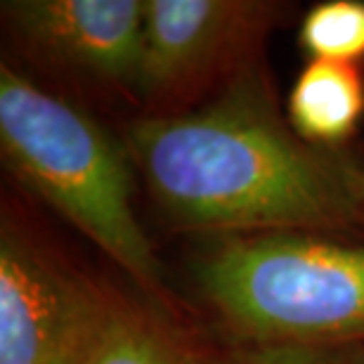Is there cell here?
Here are the masks:
<instances>
[{
	"label": "cell",
	"instance_id": "6da1fadb",
	"mask_svg": "<svg viewBox=\"0 0 364 364\" xmlns=\"http://www.w3.org/2000/svg\"><path fill=\"white\" fill-rule=\"evenodd\" d=\"M126 147L154 201L187 230L331 232L362 218L355 166L305 142L253 69L199 109L137 119Z\"/></svg>",
	"mask_w": 364,
	"mask_h": 364
},
{
	"label": "cell",
	"instance_id": "7a4b0ae2",
	"mask_svg": "<svg viewBox=\"0 0 364 364\" xmlns=\"http://www.w3.org/2000/svg\"><path fill=\"white\" fill-rule=\"evenodd\" d=\"M5 166L116 265L164 301V274L133 208V159L90 114L3 64Z\"/></svg>",
	"mask_w": 364,
	"mask_h": 364
},
{
	"label": "cell",
	"instance_id": "3957f363",
	"mask_svg": "<svg viewBox=\"0 0 364 364\" xmlns=\"http://www.w3.org/2000/svg\"><path fill=\"white\" fill-rule=\"evenodd\" d=\"M203 298L251 343L364 346V246L319 232L228 235L196 267Z\"/></svg>",
	"mask_w": 364,
	"mask_h": 364
},
{
	"label": "cell",
	"instance_id": "277c9868",
	"mask_svg": "<svg viewBox=\"0 0 364 364\" xmlns=\"http://www.w3.org/2000/svg\"><path fill=\"white\" fill-rule=\"evenodd\" d=\"M114 296L10 223L0 237V364H81Z\"/></svg>",
	"mask_w": 364,
	"mask_h": 364
},
{
	"label": "cell",
	"instance_id": "5b68a950",
	"mask_svg": "<svg viewBox=\"0 0 364 364\" xmlns=\"http://www.w3.org/2000/svg\"><path fill=\"white\" fill-rule=\"evenodd\" d=\"M274 17L253 0H144L142 57L135 90L151 114H173L235 71Z\"/></svg>",
	"mask_w": 364,
	"mask_h": 364
},
{
	"label": "cell",
	"instance_id": "8992f818",
	"mask_svg": "<svg viewBox=\"0 0 364 364\" xmlns=\"http://www.w3.org/2000/svg\"><path fill=\"white\" fill-rule=\"evenodd\" d=\"M3 10L41 55L97 81L135 88L144 0H12Z\"/></svg>",
	"mask_w": 364,
	"mask_h": 364
},
{
	"label": "cell",
	"instance_id": "52a82bcc",
	"mask_svg": "<svg viewBox=\"0 0 364 364\" xmlns=\"http://www.w3.org/2000/svg\"><path fill=\"white\" fill-rule=\"evenodd\" d=\"M364 114V81L355 64L308 62L289 92L287 119L305 142L343 144Z\"/></svg>",
	"mask_w": 364,
	"mask_h": 364
},
{
	"label": "cell",
	"instance_id": "ba28073f",
	"mask_svg": "<svg viewBox=\"0 0 364 364\" xmlns=\"http://www.w3.org/2000/svg\"><path fill=\"white\" fill-rule=\"evenodd\" d=\"M81 364H201V360L159 317L114 298Z\"/></svg>",
	"mask_w": 364,
	"mask_h": 364
},
{
	"label": "cell",
	"instance_id": "9c48e42d",
	"mask_svg": "<svg viewBox=\"0 0 364 364\" xmlns=\"http://www.w3.org/2000/svg\"><path fill=\"white\" fill-rule=\"evenodd\" d=\"M301 48L310 62L355 64L364 57V3L326 0L301 21Z\"/></svg>",
	"mask_w": 364,
	"mask_h": 364
},
{
	"label": "cell",
	"instance_id": "30bf717a",
	"mask_svg": "<svg viewBox=\"0 0 364 364\" xmlns=\"http://www.w3.org/2000/svg\"><path fill=\"white\" fill-rule=\"evenodd\" d=\"M220 364H364V346L251 343Z\"/></svg>",
	"mask_w": 364,
	"mask_h": 364
},
{
	"label": "cell",
	"instance_id": "8fae6325",
	"mask_svg": "<svg viewBox=\"0 0 364 364\" xmlns=\"http://www.w3.org/2000/svg\"><path fill=\"white\" fill-rule=\"evenodd\" d=\"M353 187H355V199H358V206H360L362 218H364V166H355Z\"/></svg>",
	"mask_w": 364,
	"mask_h": 364
}]
</instances>
